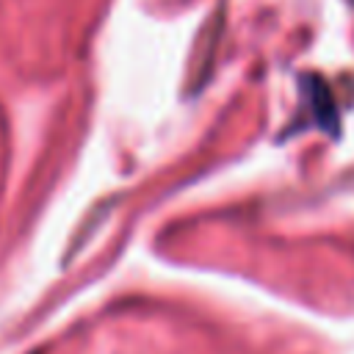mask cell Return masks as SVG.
Returning <instances> with one entry per match:
<instances>
[{
    "instance_id": "1",
    "label": "cell",
    "mask_w": 354,
    "mask_h": 354,
    "mask_svg": "<svg viewBox=\"0 0 354 354\" xmlns=\"http://www.w3.org/2000/svg\"><path fill=\"white\" fill-rule=\"evenodd\" d=\"M221 30H224V17H221V11H216L213 17H207L202 33L196 36V47H194V55L188 61V91L191 94H196L202 88V83L213 72V61H216V53H218Z\"/></svg>"
}]
</instances>
